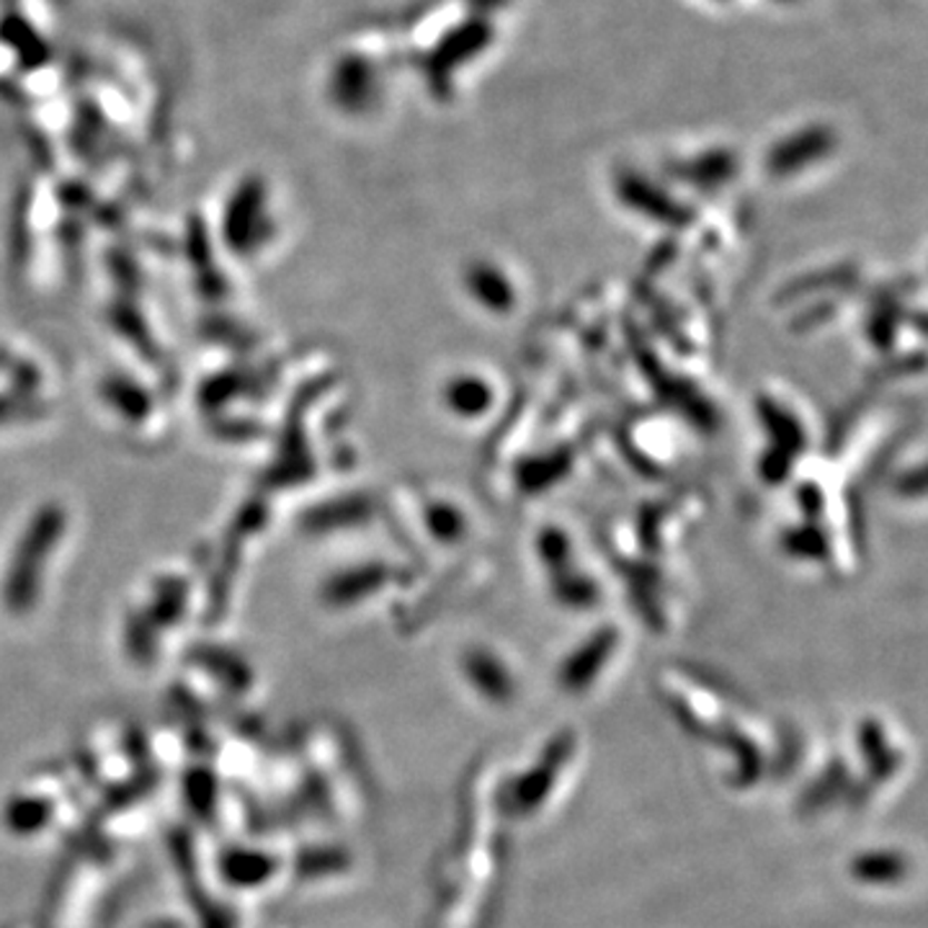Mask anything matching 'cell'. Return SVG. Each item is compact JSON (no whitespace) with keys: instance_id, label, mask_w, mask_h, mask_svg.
<instances>
[{"instance_id":"1","label":"cell","mask_w":928,"mask_h":928,"mask_svg":"<svg viewBox=\"0 0 928 928\" xmlns=\"http://www.w3.org/2000/svg\"><path fill=\"white\" fill-rule=\"evenodd\" d=\"M276 861L256 851H233L223 859V872L235 885H260L274 875Z\"/></svg>"},{"instance_id":"2","label":"cell","mask_w":928,"mask_h":928,"mask_svg":"<svg viewBox=\"0 0 928 928\" xmlns=\"http://www.w3.org/2000/svg\"><path fill=\"white\" fill-rule=\"evenodd\" d=\"M52 816V804L45 800H13L6 810V823L13 833H34Z\"/></svg>"}]
</instances>
